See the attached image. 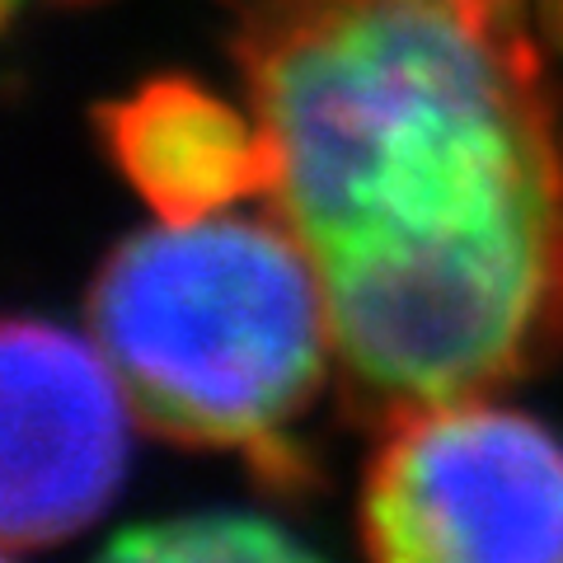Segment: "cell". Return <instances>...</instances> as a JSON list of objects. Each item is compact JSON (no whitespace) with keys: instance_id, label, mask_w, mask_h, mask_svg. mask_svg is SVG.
Masks as SVG:
<instances>
[{"instance_id":"cell-1","label":"cell","mask_w":563,"mask_h":563,"mask_svg":"<svg viewBox=\"0 0 563 563\" xmlns=\"http://www.w3.org/2000/svg\"><path fill=\"white\" fill-rule=\"evenodd\" d=\"M231 57L352 422L563 362V90L521 5L250 0Z\"/></svg>"},{"instance_id":"cell-7","label":"cell","mask_w":563,"mask_h":563,"mask_svg":"<svg viewBox=\"0 0 563 563\" xmlns=\"http://www.w3.org/2000/svg\"><path fill=\"white\" fill-rule=\"evenodd\" d=\"M540 20H544V29H550L554 47L563 52V0H540Z\"/></svg>"},{"instance_id":"cell-5","label":"cell","mask_w":563,"mask_h":563,"mask_svg":"<svg viewBox=\"0 0 563 563\" xmlns=\"http://www.w3.org/2000/svg\"><path fill=\"white\" fill-rule=\"evenodd\" d=\"M95 128L113 169L161 221H202L273 188V146L254 109L188 76H151L103 103Z\"/></svg>"},{"instance_id":"cell-8","label":"cell","mask_w":563,"mask_h":563,"mask_svg":"<svg viewBox=\"0 0 563 563\" xmlns=\"http://www.w3.org/2000/svg\"><path fill=\"white\" fill-rule=\"evenodd\" d=\"M503 5H526V0H503Z\"/></svg>"},{"instance_id":"cell-9","label":"cell","mask_w":563,"mask_h":563,"mask_svg":"<svg viewBox=\"0 0 563 563\" xmlns=\"http://www.w3.org/2000/svg\"><path fill=\"white\" fill-rule=\"evenodd\" d=\"M10 563H14V559H10Z\"/></svg>"},{"instance_id":"cell-2","label":"cell","mask_w":563,"mask_h":563,"mask_svg":"<svg viewBox=\"0 0 563 563\" xmlns=\"http://www.w3.org/2000/svg\"><path fill=\"white\" fill-rule=\"evenodd\" d=\"M90 329L136 422L188 451H235L273 488H310L291 437L333 366L324 282L277 217L161 221L109 250Z\"/></svg>"},{"instance_id":"cell-3","label":"cell","mask_w":563,"mask_h":563,"mask_svg":"<svg viewBox=\"0 0 563 563\" xmlns=\"http://www.w3.org/2000/svg\"><path fill=\"white\" fill-rule=\"evenodd\" d=\"M357 536L372 563H563V437L488 395L380 422Z\"/></svg>"},{"instance_id":"cell-6","label":"cell","mask_w":563,"mask_h":563,"mask_svg":"<svg viewBox=\"0 0 563 563\" xmlns=\"http://www.w3.org/2000/svg\"><path fill=\"white\" fill-rule=\"evenodd\" d=\"M95 563H324L254 512H192L132 526Z\"/></svg>"},{"instance_id":"cell-4","label":"cell","mask_w":563,"mask_h":563,"mask_svg":"<svg viewBox=\"0 0 563 563\" xmlns=\"http://www.w3.org/2000/svg\"><path fill=\"white\" fill-rule=\"evenodd\" d=\"M0 404V536L10 550L80 536L128 479L136 409L113 362L52 320H10Z\"/></svg>"}]
</instances>
